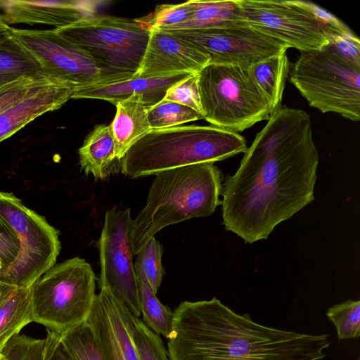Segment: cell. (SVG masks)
Segmentation results:
<instances>
[{
    "label": "cell",
    "mask_w": 360,
    "mask_h": 360,
    "mask_svg": "<svg viewBox=\"0 0 360 360\" xmlns=\"http://www.w3.org/2000/svg\"><path fill=\"white\" fill-rule=\"evenodd\" d=\"M12 34L49 78L73 87L75 91L99 84V71L89 56L54 30L13 28Z\"/></svg>",
    "instance_id": "4fadbf2b"
},
{
    "label": "cell",
    "mask_w": 360,
    "mask_h": 360,
    "mask_svg": "<svg viewBox=\"0 0 360 360\" xmlns=\"http://www.w3.org/2000/svg\"><path fill=\"white\" fill-rule=\"evenodd\" d=\"M208 63V58L187 42L168 32L154 29L151 30L147 49L136 75L162 76L198 73Z\"/></svg>",
    "instance_id": "9a60e30c"
},
{
    "label": "cell",
    "mask_w": 360,
    "mask_h": 360,
    "mask_svg": "<svg viewBox=\"0 0 360 360\" xmlns=\"http://www.w3.org/2000/svg\"><path fill=\"white\" fill-rule=\"evenodd\" d=\"M130 209L115 206L105 212L98 241L100 289L109 288L136 317L141 316L139 284L129 238Z\"/></svg>",
    "instance_id": "7c38bea8"
},
{
    "label": "cell",
    "mask_w": 360,
    "mask_h": 360,
    "mask_svg": "<svg viewBox=\"0 0 360 360\" xmlns=\"http://www.w3.org/2000/svg\"><path fill=\"white\" fill-rule=\"evenodd\" d=\"M240 4L251 27L300 52L321 49L334 37L352 32L309 1L240 0Z\"/></svg>",
    "instance_id": "ba28073f"
},
{
    "label": "cell",
    "mask_w": 360,
    "mask_h": 360,
    "mask_svg": "<svg viewBox=\"0 0 360 360\" xmlns=\"http://www.w3.org/2000/svg\"><path fill=\"white\" fill-rule=\"evenodd\" d=\"M86 53L99 71V84L135 76L141 65L151 30L138 18L94 15L53 29Z\"/></svg>",
    "instance_id": "5b68a950"
},
{
    "label": "cell",
    "mask_w": 360,
    "mask_h": 360,
    "mask_svg": "<svg viewBox=\"0 0 360 360\" xmlns=\"http://www.w3.org/2000/svg\"><path fill=\"white\" fill-rule=\"evenodd\" d=\"M193 73H177L162 76L135 75L110 84H96L76 89L72 98L104 100L115 105L133 95H140L149 109L163 100L168 89Z\"/></svg>",
    "instance_id": "e0dca14e"
},
{
    "label": "cell",
    "mask_w": 360,
    "mask_h": 360,
    "mask_svg": "<svg viewBox=\"0 0 360 360\" xmlns=\"http://www.w3.org/2000/svg\"><path fill=\"white\" fill-rule=\"evenodd\" d=\"M75 360H105L87 321L60 333Z\"/></svg>",
    "instance_id": "4316f807"
},
{
    "label": "cell",
    "mask_w": 360,
    "mask_h": 360,
    "mask_svg": "<svg viewBox=\"0 0 360 360\" xmlns=\"http://www.w3.org/2000/svg\"><path fill=\"white\" fill-rule=\"evenodd\" d=\"M238 133L214 126H178L151 130L137 141L120 162L131 178L157 174L191 165L215 162L247 150Z\"/></svg>",
    "instance_id": "277c9868"
},
{
    "label": "cell",
    "mask_w": 360,
    "mask_h": 360,
    "mask_svg": "<svg viewBox=\"0 0 360 360\" xmlns=\"http://www.w3.org/2000/svg\"><path fill=\"white\" fill-rule=\"evenodd\" d=\"M25 76L46 75L37 60L13 34L1 39L0 86Z\"/></svg>",
    "instance_id": "cb8c5ba5"
},
{
    "label": "cell",
    "mask_w": 360,
    "mask_h": 360,
    "mask_svg": "<svg viewBox=\"0 0 360 360\" xmlns=\"http://www.w3.org/2000/svg\"><path fill=\"white\" fill-rule=\"evenodd\" d=\"M162 247L155 237L152 238L138 252L134 267L143 271L156 293L164 275L162 266Z\"/></svg>",
    "instance_id": "4dcf8cb0"
},
{
    "label": "cell",
    "mask_w": 360,
    "mask_h": 360,
    "mask_svg": "<svg viewBox=\"0 0 360 360\" xmlns=\"http://www.w3.org/2000/svg\"><path fill=\"white\" fill-rule=\"evenodd\" d=\"M329 44L340 57L360 68V41L352 32L334 37Z\"/></svg>",
    "instance_id": "e575fe53"
},
{
    "label": "cell",
    "mask_w": 360,
    "mask_h": 360,
    "mask_svg": "<svg viewBox=\"0 0 360 360\" xmlns=\"http://www.w3.org/2000/svg\"><path fill=\"white\" fill-rule=\"evenodd\" d=\"M1 354H2V353H1ZM2 355H3V354H2ZM2 360H6V359H5V357H4V355H3V359H2Z\"/></svg>",
    "instance_id": "ab89813d"
},
{
    "label": "cell",
    "mask_w": 360,
    "mask_h": 360,
    "mask_svg": "<svg viewBox=\"0 0 360 360\" xmlns=\"http://www.w3.org/2000/svg\"><path fill=\"white\" fill-rule=\"evenodd\" d=\"M74 91L73 87L53 81L0 114V142L42 114L61 108Z\"/></svg>",
    "instance_id": "ac0fdd59"
},
{
    "label": "cell",
    "mask_w": 360,
    "mask_h": 360,
    "mask_svg": "<svg viewBox=\"0 0 360 360\" xmlns=\"http://www.w3.org/2000/svg\"><path fill=\"white\" fill-rule=\"evenodd\" d=\"M19 250L20 243L17 236L0 217V259L3 263V269L15 260Z\"/></svg>",
    "instance_id": "d590c367"
},
{
    "label": "cell",
    "mask_w": 360,
    "mask_h": 360,
    "mask_svg": "<svg viewBox=\"0 0 360 360\" xmlns=\"http://www.w3.org/2000/svg\"><path fill=\"white\" fill-rule=\"evenodd\" d=\"M99 1H1L7 24H45L59 29L94 16Z\"/></svg>",
    "instance_id": "2e32d148"
},
{
    "label": "cell",
    "mask_w": 360,
    "mask_h": 360,
    "mask_svg": "<svg viewBox=\"0 0 360 360\" xmlns=\"http://www.w3.org/2000/svg\"><path fill=\"white\" fill-rule=\"evenodd\" d=\"M155 175L145 207L131 222L129 238L134 255L163 228L208 217L221 205L222 174L212 162L178 167Z\"/></svg>",
    "instance_id": "3957f363"
},
{
    "label": "cell",
    "mask_w": 360,
    "mask_h": 360,
    "mask_svg": "<svg viewBox=\"0 0 360 360\" xmlns=\"http://www.w3.org/2000/svg\"><path fill=\"white\" fill-rule=\"evenodd\" d=\"M290 81L311 106L323 113L359 120L360 68L340 57L329 43L321 49L300 52Z\"/></svg>",
    "instance_id": "9c48e42d"
},
{
    "label": "cell",
    "mask_w": 360,
    "mask_h": 360,
    "mask_svg": "<svg viewBox=\"0 0 360 360\" xmlns=\"http://www.w3.org/2000/svg\"><path fill=\"white\" fill-rule=\"evenodd\" d=\"M95 288V274L85 259L53 265L30 287L32 322L60 334L87 321Z\"/></svg>",
    "instance_id": "52a82bcc"
},
{
    "label": "cell",
    "mask_w": 360,
    "mask_h": 360,
    "mask_svg": "<svg viewBox=\"0 0 360 360\" xmlns=\"http://www.w3.org/2000/svg\"><path fill=\"white\" fill-rule=\"evenodd\" d=\"M30 322L32 317L30 288L0 283V352Z\"/></svg>",
    "instance_id": "44dd1931"
},
{
    "label": "cell",
    "mask_w": 360,
    "mask_h": 360,
    "mask_svg": "<svg viewBox=\"0 0 360 360\" xmlns=\"http://www.w3.org/2000/svg\"><path fill=\"white\" fill-rule=\"evenodd\" d=\"M194 8L193 0L178 4H162L153 13L138 19L150 30H172L188 20Z\"/></svg>",
    "instance_id": "83f0119b"
},
{
    "label": "cell",
    "mask_w": 360,
    "mask_h": 360,
    "mask_svg": "<svg viewBox=\"0 0 360 360\" xmlns=\"http://www.w3.org/2000/svg\"><path fill=\"white\" fill-rule=\"evenodd\" d=\"M335 325L340 340L360 336V301L347 300L330 307L326 313Z\"/></svg>",
    "instance_id": "f546056e"
},
{
    "label": "cell",
    "mask_w": 360,
    "mask_h": 360,
    "mask_svg": "<svg viewBox=\"0 0 360 360\" xmlns=\"http://www.w3.org/2000/svg\"><path fill=\"white\" fill-rule=\"evenodd\" d=\"M163 100L189 107L202 115L197 73L191 74L168 89Z\"/></svg>",
    "instance_id": "836d02e7"
},
{
    "label": "cell",
    "mask_w": 360,
    "mask_h": 360,
    "mask_svg": "<svg viewBox=\"0 0 360 360\" xmlns=\"http://www.w3.org/2000/svg\"><path fill=\"white\" fill-rule=\"evenodd\" d=\"M197 76L203 119L212 126L239 133L273 114L250 69L207 64Z\"/></svg>",
    "instance_id": "8992f818"
},
{
    "label": "cell",
    "mask_w": 360,
    "mask_h": 360,
    "mask_svg": "<svg viewBox=\"0 0 360 360\" xmlns=\"http://www.w3.org/2000/svg\"><path fill=\"white\" fill-rule=\"evenodd\" d=\"M13 27L4 20L2 15H0V39L12 35Z\"/></svg>",
    "instance_id": "74e56055"
},
{
    "label": "cell",
    "mask_w": 360,
    "mask_h": 360,
    "mask_svg": "<svg viewBox=\"0 0 360 360\" xmlns=\"http://www.w3.org/2000/svg\"><path fill=\"white\" fill-rule=\"evenodd\" d=\"M251 72L268 98L272 112L281 108L285 82L290 70L287 51L265 59L252 66Z\"/></svg>",
    "instance_id": "603a6c76"
},
{
    "label": "cell",
    "mask_w": 360,
    "mask_h": 360,
    "mask_svg": "<svg viewBox=\"0 0 360 360\" xmlns=\"http://www.w3.org/2000/svg\"><path fill=\"white\" fill-rule=\"evenodd\" d=\"M41 360H75L64 345L60 334L47 329Z\"/></svg>",
    "instance_id": "8d00e7d4"
},
{
    "label": "cell",
    "mask_w": 360,
    "mask_h": 360,
    "mask_svg": "<svg viewBox=\"0 0 360 360\" xmlns=\"http://www.w3.org/2000/svg\"><path fill=\"white\" fill-rule=\"evenodd\" d=\"M133 334L141 360H169L162 339L139 317L133 319Z\"/></svg>",
    "instance_id": "1f68e13d"
},
{
    "label": "cell",
    "mask_w": 360,
    "mask_h": 360,
    "mask_svg": "<svg viewBox=\"0 0 360 360\" xmlns=\"http://www.w3.org/2000/svg\"><path fill=\"white\" fill-rule=\"evenodd\" d=\"M44 342V339L18 334L7 342L1 352L6 360H41Z\"/></svg>",
    "instance_id": "d6a6232c"
},
{
    "label": "cell",
    "mask_w": 360,
    "mask_h": 360,
    "mask_svg": "<svg viewBox=\"0 0 360 360\" xmlns=\"http://www.w3.org/2000/svg\"><path fill=\"white\" fill-rule=\"evenodd\" d=\"M193 1L195 7L193 15L188 20L172 30L248 24L244 16L240 0Z\"/></svg>",
    "instance_id": "7402d4cb"
},
{
    "label": "cell",
    "mask_w": 360,
    "mask_h": 360,
    "mask_svg": "<svg viewBox=\"0 0 360 360\" xmlns=\"http://www.w3.org/2000/svg\"><path fill=\"white\" fill-rule=\"evenodd\" d=\"M134 316L109 288L96 295L87 323L105 360H141L134 339Z\"/></svg>",
    "instance_id": "5bb4252c"
},
{
    "label": "cell",
    "mask_w": 360,
    "mask_h": 360,
    "mask_svg": "<svg viewBox=\"0 0 360 360\" xmlns=\"http://www.w3.org/2000/svg\"><path fill=\"white\" fill-rule=\"evenodd\" d=\"M114 119L109 125L115 142L116 159L120 162L128 150L151 131L148 108L140 95L117 103Z\"/></svg>",
    "instance_id": "d6986e66"
},
{
    "label": "cell",
    "mask_w": 360,
    "mask_h": 360,
    "mask_svg": "<svg viewBox=\"0 0 360 360\" xmlns=\"http://www.w3.org/2000/svg\"><path fill=\"white\" fill-rule=\"evenodd\" d=\"M166 32L205 54L209 59L208 64L250 69L255 64L288 49L284 44L249 24Z\"/></svg>",
    "instance_id": "8fae6325"
},
{
    "label": "cell",
    "mask_w": 360,
    "mask_h": 360,
    "mask_svg": "<svg viewBox=\"0 0 360 360\" xmlns=\"http://www.w3.org/2000/svg\"><path fill=\"white\" fill-rule=\"evenodd\" d=\"M0 217L20 243L15 260L0 271V283L28 288L55 265L60 250L59 233L11 193L0 191Z\"/></svg>",
    "instance_id": "30bf717a"
},
{
    "label": "cell",
    "mask_w": 360,
    "mask_h": 360,
    "mask_svg": "<svg viewBox=\"0 0 360 360\" xmlns=\"http://www.w3.org/2000/svg\"><path fill=\"white\" fill-rule=\"evenodd\" d=\"M134 270L138 278L141 315L143 323L154 333L169 340L173 330V312L158 299L143 271L139 268H134Z\"/></svg>",
    "instance_id": "d4e9b609"
},
{
    "label": "cell",
    "mask_w": 360,
    "mask_h": 360,
    "mask_svg": "<svg viewBox=\"0 0 360 360\" xmlns=\"http://www.w3.org/2000/svg\"><path fill=\"white\" fill-rule=\"evenodd\" d=\"M79 165L86 174L105 179L115 171V142L109 125H96L78 150Z\"/></svg>",
    "instance_id": "ffe728a7"
},
{
    "label": "cell",
    "mask_w": 360,
    "mask_h": 360,
    "mask_svg": "<svg viewBox=\"0 0 360 360\" xmlns=\"http://www.w3.org/2000/svg\"><path fill=\"white\" fill-rule=\"evenodd\" d=\"M319 154L309 115L274 112L222 185L223 224L247 243L266 239L314 200Z\"/></svg>",
    "instance_id": "6da1fadb"
},
{
    "label": "cell",
    "mask_w": 360,
    "mask_h": 360,
    "mask_svg": "<svg viewBox=\"0 0 360 360\" xmlns=\"http://www.w3.org/2000/svg\"><path fill=\"white\" fill-rule=\"evenodd\" d=\"M148 117L151 130L168 129L203 119L192 108L172 101L162 100L150 108Z\"/></svg>",
    "instance_id": "484cf974"
},
{
    "label": "cell",
    "mask_w": 360,
    "mask_h": 360,
    "mask_svg": "<svg viewBox=\"0 0 360 360\" xmlns=\"http://www.w3.org/2000/svg\"><path fill=\"white\" fill-rule=\"evenodd\" d=\"M4 266L1 259H0V271L2 270Z\"/></svg>",
    "instance_id": "f35d334b"
},
{
    "label": "cell",
    "mask_w": 360,
    "mask_h": 360,
    "mask_svg": "<svg viewBox=\"0 0 360 360\" xmlns=\"http://www.w3.org/2000/svg\"><path fill=\"white\" fill-rule=\"evenodd\" d=\"M53 81L46 76H25L1 86L0 114Z\"/></svg>",
    "instance_id": "f1b7e54d"
},
{
    "label": "cell",
    "mask_w": 360,
    "mask_h": 360,
    "mask_svg": "<svg viewBox=\"0 0 360 360\" xmlns=\"http://www.w3.org/2000/svg\"><path fill=\"white\" fill-rule=\"evenodd\" d=\"M329 345L328 335L261 325L213 297L176 308L167 354L169 360H320Z\"/></svg>",
    "instance_id": "7a4b0ae2"
}]
</instances>
